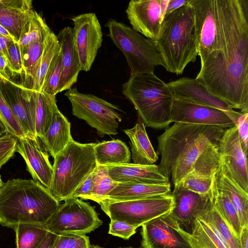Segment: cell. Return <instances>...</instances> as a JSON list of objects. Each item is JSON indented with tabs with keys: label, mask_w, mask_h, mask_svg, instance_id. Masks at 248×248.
<instances>
[{
	"label": "cell",
	"mask_w": 248,
	"mask_h": 248,
	"mask_svg": "<svg viewBox=\"0 0 248 248\" xmlns=\"http://www.w3.org/2000/svg\"><path fill=\"white\" fill-rule=\"evenodd\" d=\"M218 49L196 78L232 109L248 113V0H216Z\"/></svg>",
	"instance_id": "obj_1"
},
{
	"label": "cell",
	"mask_w": 248,
	"mask_h": 248,
	"mask_svg": "<svg viewBox=\"0 0 248 248\" xmlns=\"http://www.w3.org/2000/svg\"><path fill=\"white\" fill-rule=\"evenodd\" d=\"M225 129L217 126L174 123L158 138L160 172L174 185L191 170L202 152L217 144Z\"/></svg>",
	"instance_id": "obj_2"
},
{
	"label": "cell",
	"mask_w": 248,
	"mask_h": 248,
	"mask_svg": "<svg viewBox=\"0 0 248 248\" xmlns=\"http://www.w3.org/2000/svg\"><path fill=\"white\" fill-rule=\"evenodd\" d=\"M59 206V202L39 182L9 180L0 191V224L12 229L21 223L46 225Z\"/></svg>",
	"instance_id": "obj_3"
},
{
	"label": "cell",
	"mask_w": 248,
	"mask_h": 248,
	"mask_svg": "<svg viewBox=\"0 0 248 248\" xmlns=\"http://www.w3.org/2000/svg\"><path fill=\"white\" fill-rule=\"evenodd\" d=\"M154 41L167 71L181 75L189 63L195 62L198 51L193 12L189 2L163 17Z\"/></svg>",
	"instance_id": "obj_4"
},
{
	"label": "cell",
	"mask_w": 248,
	"mask_h": 248,
	"mask_svg": "<svg viewBox=\"0 0 248 248\" xmlns=\"http://www.w3.org/2000/svg\"><path fill=\"white\" fill-rule=\"evenodd\" d=\"M122 93L134 105L144 125L157 129L169 126L174 97L154 73L130 75Z\"/></svg>",
	"instance_id": "obj_5"
},
{
	"label": "cell",
	"mask_w": 248,
	"mask_h": 248,
	"mask_svg": "<svg viewBox=\"0 0 248 248\" xmlns=\"http://www.w3.org/2000/svg\"><path fill=\"white\" fill-rule=\"evenodd\" d=\"M95 144L73 140L54 157L52 178L46 188L59 202L72 197L76 189L96 169Z\"/></svg>",
	"instance_id": "obj_6"
},
{
	"label": "cell",
	"mask_w": 248,
	"mask_h": 248,
	"mask_svg": "<svg viewBox=\"0 0 248 248\" xmlns=\"http://www.w3.org/2000/svg\"><path fill=\"white\" fill-rule=\"evenodd\" d=\"M106 26L108 29L109 37L124 55L130 75L154 73L157 66L164 67L154 40L115 19L108 20Z\"/></svg>",
	"instance_id": "obj_7"
},
{
	"label": "cell",
	"mask_w": 248,
	"mask_h": 248,
	"mask_svg": "<svg viewBox=\"0 0 248 248\" xmlns=\"http://www.w3.org/2000/svg\"><path fill=\"white\" fill-rule=\"evenodd\" d=\"M98 204L110 220L124 221L138 228L171 212L174 207V201L170 192L133 200H104Z\"/></svg>",
	"instance_id": "obj_8"
},
{
	"label": "cell",
	"mask_w": 248,
	"mask_h": 248,
	"mask_svg": "<svg viewBox=\"0 0 248 248\" xmlns=\"http://www.w3.org/2000/svg\"><path fill=\"white\" fill-rule=\"evenodd\" d=\"M70 101L72 114L95 128L97 134L116 135L122 117L119 108L92 94L80 93L71 88L64 94Z\"/></svg>",
	"instance_id": "obj_9"
},
{
	"label": "cell",
	"mask_w": 248,
	"mask_h": 248,
	"mask_svg": "<svg viewBox=\"0 0 248 248\" xmlns=\"http://www.w3.org/2000/svg\"><path fill=\"white\" fill-rule=\"evenodd\" d=\"M102 224L94 206L72 197L60 204L46 226L49 232L57 235L86 234L94 231Z\"/></svg>",
	"instance_id": "obj_10"
},
{
	"label": "cell",
	"mask_w": 248,
	"mask_h": 248,
	"mask_svg": "<svg viewBox=\"0 0 248 248\" xmlns=\"http://www.w3.org/2000/svg\"><path fill=\"white\" fill-rule=\"evenodd\" d=\"M73 36L80 71H89L103 41L101 27L95 13H87L72 18Z\"/></svg>",
	"instance_id": "obj_11"
},
{
	"label": "cell",
	"mask_w": 248,
	"mask_h": 248,
	"mask_svg": "<svg viewBox=\"0 0 248 248\" xmlns=\"http://www.w3.org/2000/svg\"><path fill=\"white\" fill-rule=\"evenodd\" d=\"M194 19L198 56L201 62L218 49L216 0H189Z\"/></svg>",
	"instance_id": "obj_12"
},
{
	"label": "cell",
	"mask_w": 248,
	"mask_h": 248,
	"mask_svg": "<svg viewBox=\"0 0 248 248\" xmlns=\"http://www.w3.org/2000/svg\"><path fill=\"white\" fill-rule=\"evenodd\" d=\"M167 85L174 98L202 106L212 107L225 112L236 125L241 112L231 108L225 103L212 95L198 79L183 77L171 81Z\"/></svg>",
	"instance_id": "obj_13"
},
{
	"label": "cell",
	"mask_w": 248,
	"mask_h": 248,
	"mask_svg": "<svg viewBox=\"0 0 248 248\" xmlns=\"http://www.w3.org/2000/svg\"><path fill=\"white\" fill-rule=\"evenodd\" d=\"M218 147L228 173L239 186L248 193L247 155L242 148L236 125L225 129Z\"/></svg>",
	"instance_id": "obj_14"
},
{
	"label": "cell",
	"mask_w": 248,
	"mask_h": 248,
	"mask_svg": "<svg viewBox=\"0 0 248 248\" xmlns=\"http://www.w3.org/2000/svg\"><path fill=\"white\" fill-rule=\"evenodd\" d=\"M171 122L219 126L225 129L235 126L223 111L186 101L174 99Z\"/></svg>",
	"instance_id": "obj_15"
},
{
	"label": "cell",
	"mask_w": 248,
	"mask_h": 248,
	"mask_svg": "<svg viewBox=\"0 0 248 248\" xmlns=\"http://www.w3.org/2000/svg\"><path fill=\"white\" fill-rule=\"evenodd\" d=\"M140 233L144 248H190L175 230L170 213L142 224Z\"/></svg>",
	"instance_id": "obj_16"
},
{
	"label": "cell",
	"mask_w": 248,
	"mask_h": 248,
	"mask_svg": "<svg viewBox=\"0 0 248 248\" xmlns=\"http://www.w3.org/2000/svg\"><path fill=\"white\" fill-rule=\"evenodd\" d=\"M126 13L134 30L148 39L157 38L163 19L159 0H131Z\"/></svg>",
	"instance_id": "obj_17"
},
{
	"label": "cell",
	"mask_w": 248,
	"mask_h": 248,
	"mask_svg": "<svg viewBox=\"0 0 248 248\" xmlns=\"http://www.w3.org/2000/svg\"><path fill=\"white\" fill-rule=\"evenodd\" d=\"M0 93L27 136L38 139L35 135L34 110L24 93L23 87L12 79L0 76Z\"/></svg>",
	"instance_id": "obj_18"
},
{
	"label": "cell",
	"mask_w": 248,
	"mask_h": 248,
	"mask_svg": "<svg viewBox=\"0 0 248 248\" xmlns=\"http://www.w3.org/2000/svg\"><path fill=\"white\" fill-rule=\"evenodd\" d=\"M38 141V139L27 137L18 139L16 152L24 159L26 170L33 179L47 188L52 178L53 166L47 152L40 146Z\"/></svg>",
	"instance_id": "obj_19"
},
{
	"label": "cell",
	"mask_w": 248,
	"mask_h": 248,
	"mask_svg": "<svg viewBox=\"0 0 248 248\" xmlns=\"http://www.w3.org/2000/svg\"><path fill=\"white\" fill-rule=\"evenodd\" d=\"M171 193L174 198V207L170 214L179 227L186 232H191L196 217L209 200L210 192L208 195H202L174 186Z\"/></svg>",
	"instance_id": "obj_20"
},
{
	"label": "cell",
	"mask_w": 248,
	"mask_h": 248,
	"mask_svg": "<svg viewBox=\"0 0 248 248\" xmlns=\"http://www.w3.org/2000/svg\"><path fill=\"white\" fill-rule=\"evenodd\" d=\"M111 179L118 183L167 184L169 179L159 171L158 165L128 163L106 165Z\"/></svg>",
	"instance_id": "obj_21"
},
{
	"label": "cell",
	"mask_w": 248,
	"mask_h": 248,
	"mask_svg": "<svg viewBox=\"0 0 248 248\" xmlns=\"http://www.w3.org/2000/svg\"><path fill=\"white\" fill-rule=\"evenodd\" d=\"M57 36L62 55V74L59 87V93H61L71 88L77 82L80 68L74 43L72 28L64 27Z\"/></svg>",
	"instance_id": "obj_22"
},
{
	"label": "cell",
	"mask_w": 248,
	"mask_h": 248,
	"mask_svg": "<svg viewBox=\"0 0 248 248\" xmlns=\"http://www.w3.org/2000/svg\"><path fill=\"white\" fill-rule=\"evenodd\" d=\"M32 8L31 0H0V25L17 43L34 11Z\"/></svg>",
	"instance_id": "obj_23"
},
{
	"label": "cell",
	"mask_w": 248,
	"mask_h": 248,
	"mask_svg": "<svg viewBox=\"0 0 248 248\" xmlns=\"http://www.w3.org/2000/svg\"><path fill=\"white\" fill-rule=\"evenodd\" d=\"M173 222L175 230L190 248H230L214 227L199 216L196 217L191 232H187L179 227L174 218Z\"/></svg>",
	"instance_id": "obj_24"
},
{
	"label": "cell",
	"mask_w": 248,
	"mask_h": 248,
	"mask_svg": "<svg viewBox=\"0 0 248 248\" xmlns=\"http://www.w3.org/2000/svg\"><path fill=\"white\" fill-rule=\"evenodd\" d=\"M214 178L217 188L227 195L235 207L242 228L248 226V193L244 191L230 176L222 160Z\"/></svg>",
	"instance_id": "obj_25"
},
{
	"label": "cell",
	"mask_w": 248,
	"mask_h": 248,
	"mask_svg": "<svg viewBox=\"0 0 248 248\" xmlns=\"http://www.w3.org/2000/svg\"><path fill=\"white\" fill-rule=\"evenodd\" d=\"M25 94L31 103L35 115V135L38 139L43 137L58 108L56 96L24 88Z\"/></svg>",
	"instance_id": "obj_26"
},
{
	"label": "cell",
	"mask_w": 248,
	"mask_h": 248,
	"mask_svg": "<svg viewBox=\"0 0 248 248\" xmlns=\"http://www.w3.org/2000/svg\"><path fill=\"white\" fill-rule=\"evenodd\" d=\"M171 192V184L118 183L103 200L124 201L142 199Z\"/></svg>",
	"instance_id": "obj_27"
},
{
	"label": "cell",
	"mask_w": 248,
	"mask_h": 248,
	"mask_svg": "<svg viewBox=\"0 0 248 248\" xmlns=\"http://www.w3.org/2000/svg\"><path fill=\"white\" fill-rule=\"evenodd\" d=\"M130 139L132 159L133 163L152 165L158 159V155L155 151L147 134L145 126L140 120L131 128L124 130Z\"/></svg>",
	"instance_id": "obj_28"
},
{
	"label": "cell",
	"mask_w": 248,
	"mask_h": 248,
	"mask_svg": "<svg viewBox=\"0 0 248 248\" xmlns=\"http://www.w3.org/2000/svg\"><path fill=\"white\" fill-rule=\"evenodd\" d=\"M70 128V123L58 108L48 130L40 139L53 157L73 140Z\"/></svg>",
	"instance_id": "obj_29"
},
{
	"label": "cell",
	"mask_w": 248,
	"mask_h": 248,
	"mask_svg": "<svg viewBox=\"0 0 248 248\" xmlns=\"http://www.w3.org/2000/svg\"><path fill=\"white\" fill-rule=\"evenodd\" d=\"M94 155L97 164L113 165L130 163L131 153L127 145L116 139L96 143Z\"/></svg>",
	"instance_id": "obj_30"
},
{
	"label": "cell",
	"mask_w": 248,
	"mask_h": 248,
	"mask_svg": "<svg viewBox=\"0 0 248 248\" xmlns=\"http://www.w3.org/2000/svg\"><path fill=\"white\" fill-rule=\"evenodd\" d=\"M60 49L57 35L51 31L45 40L42 54L34 68L28 89L41 92L45 76L51 60Z\"/></svg>",
	"instance_id": "obj_31"
},
{
	"label": "cell",
	"mask_w": 248,
	"mask_h": 248,
	"mask_svg": "<svg viewBox=\"0 0 248 248\" xmlns=\"http://www.w3.org/2000/svg\"><path fill=\"white\" fill-rule=\"evenodd\" d=\"M222 161L218 143L206 148L195 162L192 169L186 176L204 179H213Z\"/></svg>",
	"instance_id": "obj_32"
},
{
	"label": "cell",
	"mask_w": 248,
	"mask_h": 248,
	"mask_svg": "<svg viewBox=\"0 0 248 248\" xmlns=\"http://www.w3.org/2000/svg\"><path fill=\"white\" fill-rule=\"evenodd\" d=\"M210 195L216 208L239 238L242 227L237 211L227 195L217 188L214 177Z\"/></svg>",
	"instance_id": "obj_33"
},
{
	"label": "cell",
	"mask_w": 248,
	"mask_h": 248,
	"mask_svg": "<svg viewBox=\"0 0 248 248\" xmlns=\"http://www.w3.org/2000/svg\"><path fill=\"white\" fill-rule=\"evenodd\" d=\"M198 216L214 227L224 239L230 248H241L239 238L216 208L210 195L207 204Z\"/></svg>",
	"instance_id": "obj_34"
},
{
	"label": "cell",
	"mask_w": 248,
	"mask_h": 248,
	"mask_svg": "<svg viewBox=\"0 0 248 248\" xmlns=\"http://www.w3.org/2000/svg\"><path fill=\"white\" fill-rule=\"evenodd\" d=\"M13 229L16 248H37L49 232L46 225L37 224L21 223Z\"/></svg>",
	"instance_id": "obj_35"
},
{
	"label": "cell",
	"mask_w": 248,
	"mask_h": 248,
	"mask_svg": "<svg viewBox=\"0 0 248 248\" xmlns=\"http://www.w3.org/2000/svg\"><path fill=\"white\" fill-rule=\"evenodd\" d=\"M45 42L35 41L20 48L23 66L21 76L23 77L20 85L24 88L30 87L34 68L42 54Z\"/></svg>",
	"instance_id": "obj_36"
},
{
	"label": "cell",
	"mask_w": 248,
	"mask_h": 248,
	"mask_svg": "<svg viewBox=\"0 0 248 248\" xmlns=\"http://www.w3.org/2000/svg\"><path fill=\"white\" fill-rule=\"evenodd\" d=\"M51 30L35 11L26 22L18 44L19 48L35 41L45 42Z\"/></svg>",
	"instance_id": "obj_37"
},
{
	"label": "cell",
	"mask_w": 248,
	"mask_h": 248,
	"mask_svg": "<svg viewBox=\"0 0 248 248\" xmlns=\"http://www.w3.org/2000/svg\"><path fill=\"white\" fill-rule=\"evenodd\" d=\"M93 174V187L91 195L87 200H91L99 203L118 183L111 179L106 165L97 164Z\"/></svg>",
	"instance_id": "obj_38"
},
{
	"label": "cell",
	"mask_w": 248,
	"mask_h": 248,
	"mask_svg": "<svg viewBox=\"0 0 248 248\" xmlns=\"http://www.w3.org/2000/svg\"><path fill=\"white\" fill-rule=\"evenodd\" d=\"M62 74V55L61 49L53 57L45 76L41 92L56 96Z\"/></svg>",
	"instance_id": "obj_39"
},
{
	"label": "cell",
	"mask_w": 248,
	"mask_h": 248,
	"mask_svg": "<svg viewBox=\"0 0 248 248\" xmlns=\"http://www.w3.org/2000/svg\"><path fill=\"white\" fill-rule=\"evenodd\" d=\"M0 121L7 133L18 139L28 137L23 127L17 120L0 93Z\"/></svg>",
	"instance_id": "obj_40"
},
{
	"label": "cell",
	"mask_w": 248,
	"mask_h": 248,
	"mask_svg": "<svg viewBox=\"0 0 248 248\" xmlns=\"http://www.w3.org/2000/svg\"><path fill=\"white\" fill-rule=\"evenodd\" d=\"M213 179H204L186 176L174 185L202 195H208L212 185Z\"/></svg>",
	"instance_id": "obj_41"
},
{
	"label": "cell",
	"mask_w": 248,
	"mask_h": 248,
	"mask_svg": "<svg viewBox=\"0 0 248 248\" xmlns=\"http://www.w3.org/2000/svg\"><path fill=\"white\" fill-rule=\"evenodd\" d=\"M90 245L86 234L67 233L57 235L52 248H89Z\"/></svg>",
	"instance_id": "obj_42"
},
{
	"label": "cell",
	"mask_w": 248,
	"mask_h": 248,
	"mask_svg": "<svg viewBox=\"0 0 248 248\" xmlns=\"http://www.w3.org/2000/svg\"><path fill=\"white\" fill-rule=\"evenodd\" d=\"M6 61L12 74L21 75L23 71L22 62L18 43L12 41L7 47Z\"/></svg>",
	"instance_id": "obj_43"
},
{
	"label": "cell",
	"mask_w": 248,
	"mask_h": 248,
	"mask_svg": "<svg viewBox=\"0 0 248 248\" xmlns=\"http://www.w3.org/2000/svg\"><path fill=\"white\" fill-rule=\"evenodd\" d=\"M18 140L8 133L0 138V169L14 155Z\"/></svg>",
	"instance_id": "obj_44"
},
{
	"label": "cell",
	"mask_w": 248,
	"mask_h": 248,
	"mask_svg": "<svg viewBox=\"0 0 248 248\" xmlns=\"http://www.w3.org/2000/svg\"><path fill=\"white\" fill-rule=\"evenodd\" d=\"M137 228L138 227L124 221L110 220L108 233L125 240H128L132 235L136 233Z\"/></svg>",
	"instance_id": "obj_45"
},
{
	"label": "cell",
	"mask_w": 248,
	"mask_h": 248,
	"mask_svg": "<svg viewBox=\"0 0 248 248\" xmlns=\"http://www.w3.org/2000/svg\"><path fill=\"white\" fill-rule=\"evenodd\" d=\"M238 135L242 148L248 155V113H242L238 118L237 124Z\"/></svg>",
	"instance_id": "obj_46"
},
{
	"label": "cell",
	"mask_w": 248,
	"mask_h": 248,
	"mask_svg": "<svg viewBox=\"0 0 248 248\" xmlns=\"http://www.w3.org/2000/svg\"><path fill=\"white\" fill-rule=\"evenodd\" d=\"M93 183V172L76 189L73 195V197L87 200L92 192Z\"/></svg>",
	"instance_id": "obj_47"
},
{
	"label": "cell",
	"mask_w": 248,
	"mask_h": 248,
	"mask_svg": "<svg viewBox=\"0 0 248 248\" xmlns=\"http://www.w3.org/2000/svg\"><path fill=\"white\" fill-rule=\"evenodd\" d=\"M189 0H169L164 16L178 9L181 6L187 4Z\"/></svg>",
	"instance_id": "obj_48"
},
{
	"label": "cell",
	"mask_w": 248,
	"mask_h": 248,
	"mask_svg": "<svg viewBox=\"0 0 248 248\" xmlns=\"http://www.w3.org/2000/svg\"><path fill=\"white\" fill-rule=\"evenodd\" d=\"M11 74L5 57L0 52V76L8 79H11Z\"/></svg>",
	"instance_id": "obj_49"
},
{
	"label": "cell",
	"mask_w": 248,
	"mask_h": 248,
	"mask_svg": "<svg viewBox=\"0 0 248 248\" xmlns=\"http://www.w3.org/2000/svg\"><path fill=\"white\" fill-rule=\"evenodd\" d=\"M57 234L49 232L46 237L37 248H52Z\"/></svg>",
	"instance_id": "obj_50"
},
{
	"label": "cell",
	"mask_w": 248,
	"mask_h": 248,
	"mask_svg": "<svg viewBox=\"0 0 248 248\" xmlns=\"http://www.w3.org/2000/svg\"><path fill=\"white\" fill-rule=\"evenodd\" d=\"M239 240L241 248H248V226L242 228Z\"/></svg>",
	"instance_id": "obj_51"
},
{
	"label": "cell",
	"mask_w": 248,
	"mask_h": 248,
	"mask_svg": "<svg viewBox=\"0 0 248 248\" xmlns=\"http://www.w3.org/2000/svg\"><path fill=\"white\" fill-rule=\"evenodd\" d=\"M12 41L0 35V52L2 53L6 58L7 55V47Z\"/></svg>",
	"instance_id": "obj_52"
},
{
	"label": "cell",
	"mask_w": 248,
	"mask_h": 248,
	"mask_svg": "<svg viewBox=\"0 0 248 248\" xmlns=\"http://www.w3.org/2000/svg\"><path fill=\"white\" fill-rule=\"evenodd\" d=\"M0 35L6 37L10 40L15 41L12 36L8 32V31L1 25H0Z\"/></svg>",
	"instance_id": "obj_53"
},
{
	"label": "cell",
	"mask_w": 248,
	"mask_h": 248,
	"mask_svg": "<svg viewBox=\"0 0 248 248\" xmlns=\"http://www.w3.org/2000/svg\"><path fill=\"white\" fill-rule=\"evenodd\" d=\"M162 11V17L163 18L167 5L169 0H159Z\"/></svg>",
	"instance_id": "obj_54"
},
{
	"label": "cell",
	"mask_w": 248,
	"mask_h": 248,
	"mask_svg": "<svg viewBox=\"0 0 248 248\" xmlns=\"http://www.w3.org/2000/svg\"><path fill=\"white\" fill-rule=\"evenodd\" d=\"M7 131L2 123L0 121V138L4 136L7 134Z\"/></svg>",
	"instance_id": "obj_55"
},
{
	"label": "cell",
	"mask_w": 248,
	"mask_h": 248,
	"mask_svg": "<svg viewBox=\"0 0 248 248\" xmlns=\"http://www.w3.org/2000/svg\"><path fill=\"white\" fill-rule=\"evenodd\" d=\"M89 248H104L101 247L99 246L98 245H94L90 244Z\"/></svg>",
	"instance_id": "obj_56"
},
{
	"label": "cell",
	"mask_w": 248,
	"mask_h": 248,
	"mask_svg": "<svg viewBox=\"0 0 248 248\" xmlns=\"http://www.w3.org/2000/svg\"><path fill=\"white\" fill-rule=\"evenodd\" d=\"M3 184H4V183L3 182V181L1 179V177L0 174V191L2 187L3 186Z\"/></svg>",
	"instance_id": "obj_57"
},
{
	"label": "cell",
	"mask_w": 248,
	"mask_h": 248,
	"mask_svg": "<svg viewBox=\"0 0 248 248\" xmlns=\"http://www.w3.org/2000/svg\"><path fill=\"white\" fill-rule=\"evenodd\" d=\"M143 248V247H142V246H140V247H139V248H133V247H121V248Z\"/></svg>",
	"instance_id": "obj_58"
}]
</instances>
